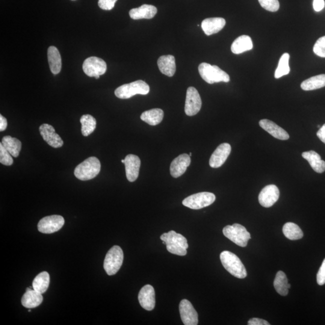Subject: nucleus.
<instances>
[{
	"label": "nucleus",
	"instance_id": "49530a36",
	"mask_svg": "<svg viewBox=\"0 0 325 325\" xmlns=\"http://www.w3.org/2000/svg\"><path fill=\"white\" fill-rule=\"evenodd\" d=\"M28 312H31V310H30V309H29V310H28Z\"/></svg>",
	"mask_w": 325,
	"mask_h": 325
},
{
	"label": "nucleus",
	"instance_id": "0eeeda50",
	"mask_svg": "<svg viewBox=\"0 0 325 325\" xmlns=\"http://www.w3.org/2000/svg\"><path fill=\"white\" fill-rule=\"evenodd\" d=\"M124 261L123 250L119 246H114L106 254L104 268L108 276L116 274L122 266Z\"/></svg>",
	"mask_w": 325,
	"mask_h": 325
},
{
	"label": "nucleus",
	"instance_id": "bb28decb",
	"mask_svg": "<svg viewBox=\"0 0 325 325\" xmlns=\"http://www.w3.org/2000/svg\"><path fill=\"white\" fill-rule=\"evenodd\" d=\"M164 117V112L160 108H153L144 112L140 119L150 126H155L161 123Z\"/></svg>",
	"mask_w": 325,
	"mask_h": 325
},
{
	"label": "nucleus",
	"instance_id": "2eb2a0df",
	"mask_svg": "<svg viewBox=\"0 0 325 325\" xmlns=\"http://www.w3.org/2000/svg\"><path fill=\"white\" fill-rule=\"evenodd\" d=\"M40 135L49 146L58 148L63 146L64 141L60 136L56 134L54 127L48 124H44L40 127Z\"/></svg>",
	"mask_w": 325,
	"mask_h": 325
},
{
	"label": "nucleus",
	"instance_id": "f257e3e1",
	"mask_svg": "<svg viewBox=\"0 0 325 325\" xmlns=\"http://www.w3.org/2000/svg\"><path fill=\"white\" fill-rule=\"evenodd\" d=\"M160 238L162 243L166 244V249L170 253L180 256H184L187 254L188 240L182 234L170 231L162 234Z\"/></svg>",
	"mask_w": 325,
	"mask_h": 325
},
{
	"label": "nucleus",
	"instance_id": "b1692460",
	"mask_svg": "<svg viewBox=\"0 0 325 325\" xmlns=\"http://www.w3.org/2000/svg\"><path fill=\"white\" fill-rule=\"evenodd\" d=\"M43 301V296L40 292L32 289L26 292L22 299V305L28 308H34L40 306Z\"/></svg>",
	"mask_w": 325,
	"mask_h": 325
},
{
	"label": "nucleus",
	"instance_id": "ddd939ff",
	"mask_svg": "<svg viewBox=\"0 0 325 325\" xmlns=\"http://www.w3.org/2000/svg\"><path fill=\"white\" fill-rule=\"evenodd\" d=\"M180 316L185 325H197L198 324V315L190 301L183 300L179 306Z\"/></svg>",
	"mask_w": 325,
	"mask_h": 325
},
{
	"label": "nucleus",
	"instance_id": "79ce46f5",
	"mask_svg": "<svg viewBox=\"0 0 325 325\" xmlns=\"http://www.w3.org/2000/svg\"><path fill=\"white\" fill-rule=\"evenodd\" d=\"M317 136L319 140L325 144V124L319 129L317 132Z\"/></svg>",
	"mask_w": 325,
	"mask_h": 325
},
{
	"label": "nucleus",
	"instance_id": "58836bf2",
	"mask_svg": "<svg viewBox=\"0 0 325 325\" xmlns=\"http://www.w3.org/2000/svg\"><path fill=\"white\" fill-rule=\"evenodd\" d=\"M317 282L319 286H323L325 284V258L318 271Z\"/></svg>",
	"mask_w": 325,
	"mask_h": 325
},
{
	"label": "nucleus",
	"instance_id": "ea45409f",
	"mask_svg": "<svg viewBox=\"0 0 325 325\" xmlns=\"http://www.w3.org/2000/svg\"><path fill=\"white\" fill-rule=\"evenodd\" d=\"M248 324L249 325H270V324L264 319L258 318H252L248 321Z\"/></svg>",
	"mask_w": 325,
	"mask_h": 325
},
{
	"label": "nucleus",
	"instance_id": "2f4dec72",
	"mask_svg": "<svg viewBox=\"0 0 325 325\" xmlns=\"http://www.w3.org/2000/svg\"><path fill=\"white\" fill-rule=\"evenodd\" d=\"M282 232L286 237L291 240H300L304 236L303 232L300 227L292 222L286 223L283 226Z\"/></svg>",
	"mask_w": 325,
	"mask_h": 325
},
{
	"label": "nucleus",
	"instance_id": "6ab92c4d",
	"mask_svg": "<svg viewBox=\"0 0 325 325\" xmlns=\"http://www.w3.org/2000/svg\"><path fill=\"white\" fill-rule=\"evenodd\" d=\"M259 124L262 129L278 140H286L290 138L288 132L273 121L266 119L262 120Z\"/></svg>",
	"mask_w": 325,
	"mask_h": 325
},
{
	"label": "nucleus",
	"instance_id": "cd10ccee",
	"mask_svg": "<svg viewBox=\"0 0 325 325\" xmlns=\"http://www.w3.org/2000/svg\"><path fill=\"white\" fill-rule=\"evenodd\" d=\"M2 143L12 156L17 158L19 156L22 148V144L20 140L10 136H6L2 138Z\"/></svg>",
	"mask_w": 325,
	"mask_h": 325
},
{
	"label": "nucleus",
	"instance_id": "dca6fc26",
	"mask_svg": "<svg viewBox=\"0 0 325 325\" xmlns=\"http://www.w3.org/2000/svg\"><path fill=\"white\" fill-rule=\"evenodd\" d=\"M138 301L142 307L148 311H152L156 306V294L154 288L152 286L148 284L142 288L138 296Z\"/></svg>",
	"mask_w": 325,
	"mask_h": 325
},
{
	"label": "nucleus",
	"instance_id": "20e7f679",
	"mask_svg": "<svg viewBox=\"0 0 325 325\" xmlns=\"http://www.w3.org/2000/svg\"><path fill=\"white\" fill-rule=\"evenodd\" d=\"M198 70L200 76L208 84L230 81L229 75L216 65L202 63L200 64Z\"/></svg>",
	"mask_w": 325,
	"mask_h": 325
},
{
	"label": "nucleus",
	"instance_id": "1a4fd4ad",
	"mask_svg": "<svg viewBox=\"0 0 325 325\" xmlns=\"http://www.w3.org/2000/svg\"><path fill=\"white\" fill-rule=\"evenodd\" d=\"M82 70L88 76L98 79L100 76L106 73L107 70V64L102 58L90 57L84 60L82 65Z\"/></svg>",
	"mask_w": 325,
	"mask_h": 325
},
{
	"label": "nucleus",
	"instance_id": "f03ea898",
	"mask_svg": "<svg viewBox=\"0 0 325 325\" xmlns=\"http://www.w3.org/2000/svg\"><path fill=\"white\" fill-rule=\"evenodd\" d=\"M220 258L224 268L232 276L239 279L247 276L246 268L236 254L224 250L220 254Z\"/></svg>",
	"mask_w": 325,
	"mask_h": 325
},
{
	"label": "nucleus",
	"instance_id": "412c9836",
	"mask_svg": "<svg viewBox=\"0 0 325 325\" xmlns=\"http://www.w3.org/2000/svg\"><path fill=\"white\" fill-rule=\"evenodd\" d=\"M158 13V10L152 5L144 4L130 11V16L132 20L152 19Z\"/></svg>",
	"mask_w": 325,
	"mask_h": 325
},
{
	"label": "nucleus",
	"instance_id": "393cba45",
	"mask_svg": "<svg viewBox=\"0 0 325 325\" xmlns=\"http://www.w3.org/2000/svg\"><path fill=\"white\" fill-rule=\"evenodd\" d=\"M253 48L252 40L247 35H242L233 42L231 50L236 54H242L244 52L250 51Z\"/></svg>",
	"mask_w": 325,
	"mask_h": 325
},
{
	"label": "nucleus",
	"instance_id": "423d86ee",
	"mask_svg": "<svg viewBox=\"0 0 325 325\" xmlns=\"http://www.w3.org/2000/svg\"><path fill=\"white\" fill-rule=\"evenodd\" d=\"M223 234L226 238L241 247H246L251 238L250 233L245 227L238 224L224 227Z\"/></svg>",
	"mask_w": 325,
	"mask_h": 325
},
{
	"label": "nucleus",
	"instance_id": "7c9ffc66",
	"mask_svg": "<svg viewBox=\"0 0 325 325\" xmlns=\"http://www.w3.org/2000/svg\"><path fill=\"white\" fill-rule=\"evenodd\" d=\"M50 274L47 272H42L35 278L32 282V288L41 294H44L48 288Z\"/></svg>",
	"mask_w": 325,
	"mask_h": 325
},
{
	"label": "nucleus",
	"instance_id": "37998d69",
	"mask_svg": "<svg viewBox=\"0 0 325 325\" xmlns=\"http://www.w3.org/2000/svg\"><path fill=\"white\" fill-rule=\"evenodd\" d=\"M8 126L7 120L2 115H0V131L4 132Z\"/></svg>",
	"mask_w": 325,
	"mask_h": 325
},
{
	"label": "nucleus",
	"instance_id": "c756f323",
	"mask_svg": "<svg viewBox=\"0 0 325 325\" xmlns=\"http://www.w3.org/2000/svg\"><path fill=\"white\" fill-rule=\"evenodd\" d=\"M288 279L286 274L282 271L278 272L274 282V288L278 294L286 296L288 294Z\"/></svg>",
	"mask_w": 325,
	"mask_h": 325
},
{
	"label": "nucleus",
	"instance_id": "4468645a",
	"mask_svg": "<svg viewBox=\"0 0 325 325\" xmlns=\"http://www.w3.org/2000/svg\"><path fill=\"white\" fill-rule=\"evenodd\" d=\"M232 146L229 144L224 143L220 144L210 158L209 164L212 168H220L226 162L231 153Z\"/></svg>",
	"mask_w": 325,
	"mask_h": 325
},
{
	"label": "nucleus",
	"instance_id": "4c0bfd02",
	"mask_svg": "<svg viewBox=\"0 0 325 325\" xmlns=\"http://www.w3.org/2000/svg\"><path fill=\"white\" fill-rule=\"evenodd\" d=\"M118 0H98V6L102 10H110L114 6Z\"/></svg>",
	"mask_w": 325,
	"mask_h": 325
},
{
	"label": "nucleus",
	"instance_id": "4be33fe9",
	"mask_svg": "<svg viewBox=\"0 0 325 325\" xmlns=\"http://www.w3.org/2000/svg\"><path fill=\"white\" fill-rule=\"evenodd\" d=\"M158 66L162 74L172 76L176 72V58L172 55L162 56L158 61Z\"/></svg>",
	"mask_w": 325,
	"mask_h": 325
},
{
	"label": "nucleus",
	"instance_id": "a211bd4d",
	"mask_svg": "<svg viewBox=\"0 0 325 325\" xmlns=\"http://www.w3.org/2000/svg\"><path fill=\"white\" fill-rule=\"evenodd\" d=\"M190 156L187 154H182L177 156L171 162L170 166V175L174 178H178L184 174L190 164Z\"/></svg>",
	"mask_w": 325,
	"mask_h": 325
},
{
	"label": "nucleus",
	"instance_id": "473e14b6",
	"mask_svg": "<svg viewBox=\"0 0 325 325\" xmlns=\"http://www.w3.org/2000/svg\"><path fill=\"white\" fill-rule=\"evenodd\" d=\"M82 132L84 136H88L92 134L96 128V121L94 117L90 114L82 115L81 117Z\"/></svg>",
	"mask_w": 325,
	"mask_h": 325
},
{
	"label": "nucleus",
	"instance_id": "5701e85b",
	"mask_svg": "<svg viewBox=\"0 0 325 325\" xmlns=\"http://www.w3.org/2000/svg\"><path fill=\"white\" fill-rule=\"evenodd\" d=\"M304 158L308 162L310 166L316 172L321 174L325 171V162L322 160L321 156L314 150L304 152L302 154Z\"/></svg>",
	"mask_w": 325,
	"mask_h": 325
},
{
	"label": "nucleus",
	"instance_id": "6e6552de",
	"mask_svg": "<svg viewBox=\"0 0 325 325\" xmlns=\"http://www.w3.org/2000/svg\"><path fill=\"white\" fill-rule=\"evenodd\" d=\"M216 196L210 192H200L190 195L183 200L182 204L188 208L199 210L206 208L215 202Z\"/></svg>",
	"mask_w": 325,
	"mask_h": 325
},
{
	"label": "nucleus",
	"instance_id": "e433bc0d",
	"mask_svg": "<svg viewBox=\"0 0 325 325\" xmlns=\"http://www.w3.org/2000/svg\"><path fill=\"white\" fill-rule=\"evenodd\" d=\"M313 52L319 57L325 58V36L316 41Z\"/></svg>",
	"mask_w": 325,
	"mask_h": 325
},
{
	"label": "nucleus",
	"instance_id": "de8ad7c7",
	"mask_svg": "<svg viewBox=\"0 0 325 325\" xmlns=\"http://www.w3.org/2000/svg\"><path fill=\"white\" fill-rule=\"evenodd\" d=\"M73 1H74V0H73Z\"/></svg>",
	"mask_w": 325,
	"mask_h": 325
},
{
	"label": "nucleus",
	"instance_id": "f3484780",
	"mask_svg": "<svg viewBox=\"0 0 325 325\" xmlns=\"http://www.w3.org/2000/svg\"><path fill=\"white\" fill-rule=\"evenodd\" d=\"M126 172L127 180L130 182H134L136 180L140 174L141 162L138 156L128 154L125 158Z\"/></svg>",
	"mask_w": 325,
	"mask_h": 325
},
{
	"label": "nucleus",
	"instance_id": "c03bdc74",
	"mask_svg": "<svg viewBox=\"0 0 325 325\" xmlns=\"http://www.w3.org/2000/svg\"><path fill=\"white\" fill-rule=\"evenodd\" d=\"M121 162H122V164H124V162H125V159L122 160H121Z\"/></svg>",
	"mask_w": 325,
	"mask_h": 325
},
{
	"label": "nucleus",
	"instance_id": "f704fd0d",
	"mask_svg": "<svg viewBox=\"0 0 325 325\" xmlns=\"http://www.w3.org/2000/svg\"><path fill=\"white\" fill-rule=\"evenodd\" d=\"M12 156L8 152L2 143L0 144V162L6 166H11L14 162Z\"/></svg>",
	"mask_w": 325,
	"mask_h": 325
},
{
	"label": "nucleus",
	"instance_id": "a18cd8bd",
	"mask_svg": "<svg viewBox=\"0 0 325 325\" xmlns=\"http://www.w3.org/2000/svg\"><path fill=\"white\" fill-rule=\"evenodd\" d=\"M189 156H192V153L191 152H190V154H189Z\"/></svg>",
	"mask_w": 325,
	"mask_h": 325
},
{
	"label": "nucleus",
	"instance_id": "a878e982",
	"mask_svg": "<svg viewBox=\"0 0 325 325\" xmlns=\"http://www.w3.org/2000/svg\"><path fill=\"white\" fill-rule=\"evenodd\" d=\"M48 60L50 70L54 74H58L60 72L62 69V59L60 52L56 47L54 46L49 47Z\"/></svg>",
	"mask_w": 325,
	"mask_h": 325
},
{
	"label": "nucleus",
	"instance_id": "9d476101",
	"mask_svg": "<svg viewBox=\"0 0 325 325\" xmlns=\"http://www.w3.org/2000/svg\"><path fill=\"white\" fill-rule=\"evenodd\" d=\"M64 220L62 216L52 215L41 220L38 224L39 232L44 234H52L60 230L64 226Z\"/></svg>",
	"mask_w": 325,
	"mask_h": 325
},
{
	"label": "nucleus",
	"instance_id": "9b49d317",
	"mask_svg": "<svg viewBox=\"0 0 325 325\" xmlns=\"http://www.w3.org/2000/svg\"><path fill=\"white\" fill-rule=\"evenodd\" d=\"M202 106V98L198 91L194 87L188 88L185 103V113L188 116L196 115L200 110Z\"/></svg>",
	"mask_w": 325,
	"mask_h": 325
},
{
	"label": "nucleus",
	"instance_id": "39448f33",
	"mask_svg": "<svg viewBox=\"0 0 325 325\" xmlns=\"http://www.w3.org/2000/svg\"><path fill=\"white\" fill-rule=\"evenodd\" d=\"M149 85L142 80H138L120 86L114 91L115 96L120 99H129L136 94L146 96L150 92Z\"/></svg>",
	"mask_w": 325,
	"mask_h": 325
},
{
	"label": "nucleus",
	"instance_id": "72a5a7b5",
	"mask_svg": "<svg viewBox=\"0 0 325 325\" xmlns=\"http://www.w3.org/2000/svg\"><path fill=\"white\" fill-rule=\"evenodd\" d=\"M289 59L290 55L288 53H284L280 58L278 66L276 70V73H274V78H282L284 76L288 74L290 72V68L289 67Z\"/></svg>",
	"mask_w": 325,
	"mask_h": 325
},
{
	"label": "nucleus",
	"instance_id": "c9c22d12",
	"mask_svg": "<svg viewBox=\"0 0 325 325\" xmlns=\"http://www.w3.org/2000/svg\"><path fill=\"white\" fill-rule=\"evenodd\" d=\"M258 2L262 7L266 10L274 12L279 10L278 0H258Z\"/></svg>",
	"mask_w": 325,
	"mask_h": 325
},
{
	"label": "nucleus",
	"instance_id": "c85d7f7f",
	"mask_svg": "<svg viewBox=\"0 0 325 325\" xmlns=\"http://www.w3.org/2000/svg\"><path fill=\"white\" fill-rule=\"evenodd\" d=\"M300 87L306 91L314 90L325 87V74L316 76L306 80L301 84Z\"/></svg>",
	"mask_w": 325,
	"mask_h": 325
},
{
	"label": "nucleus",
	"instance_id": "f8f14e48",
	"mask_svg": "<svg viewBox=\"0 0 325 325\" xmlns=\"http://www.w3.org/2000/svg\"><path fill=\"white\" fill-rule=\"evenodd\" d=\"M280 198L279 188L276 185L270 184L262 189L258 196L260 204L266 208H271Z\"/></svg>",
	"mask_w": 325,
	"mask_h": 325
},
{
	"label": "nucleus",
	"instance_id": "aec40b11",
	"mask_svg": "<svg viewBox=\"0 0 325 325\" xmlns=\"http://www.w3.org/2000/svg\"><path fill=\"white\" fill-rule=\"evenodd\" d=\"M226 24V20L222 18H210L203 20L202 28L206 35L210 36L220 32Z\"/></svg>",
	"mask_w": 325,
	"mask_h": 325
},
{
	"label": "nucleus",
	"instance_id": "a19ab883",
	"mask_svg": "<svg viewBox=\"0 0 325 325\" xmlns=\"http://www.w3.org/2000/svg\"><path fill=\"white\" fill-rule=\"evenodd\" d=\"M324 0H314L313 1V8L316 12H320L324 8Z\"/></svg>",
	"mask_w": 325,
	"mask_h": 325
},
{
	"label": "nucleus",
	"instance_id": "7ed1b4c3",
	"mask_svg": "<svg viewBox=\"0 0 325 325\" xmlns=\"http://www.w3.org/2000/svg\"><path fill=\"white\" fill-rule=\"evenodd\" d=\"M101 170V162L96 156H90L76 168L74 175L82 181H88L98 175Z\"/></svg>",
	"mask_w": 325,
	"mask_h": 325
}]
</instances>
